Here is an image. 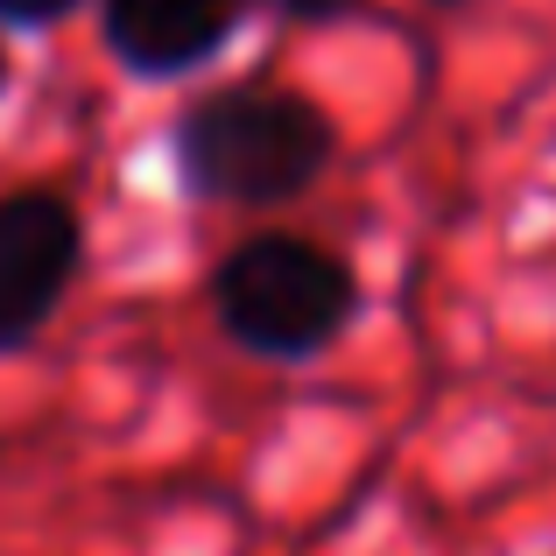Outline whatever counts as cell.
Segmentation results:
<instances>
[{
    "instance_id": "obj_1",
    "label": "cell",
    "mask_w": 556,
    "mask_h": 556,
    "mask_svg": "<svg viewBox=\"0 0 556 556\" xmlns=\"http://www.w3.org/2000/svg\"><path fill=\"white\" fill-rule=\"evenodd\" d=\"M339 155V127L296 85H218L190 99L169 127V163L177 184L204 204H268L303 198Z\"/></svg>"
},
{
    "instance_id": "obj_2",
    "label": "cell",
    "mask_w": 556,
    "mask_h": 556,
    "mask_svg": "<svg viewBox=\"0 0 556 556\" xmlns=\"http://www.w3.org/2000/svg\"><path fill=\"white\" fill-rule=\"evenodd\" d=\"M212 317L247 359L303 367L331 353L359 317V275L311 232H254L212 268Z\"/></svg>"
},
{
    "instance_id": "obj_3",
    "label": "cell",
    "mask_w": 556,
    "mask_h": 556,
    "mask_svg": "<svg viewBox=\"0 0 556 556\" xmlns=\"http://www.w3.org/2000/svg\"><path fill=\"white\" fill-rule=\"evenodd\" d=\"M85 268V212L50 184L0 190V353L50 331Z\"/></svg>"
},
{
    "instance_id": "obj_4",
    "label": "cell",
    "mask_w": 556,
    "mask_h": 556,
    "mask_svg": "<svg viewBox=\"0 0 556 556\" xmlns=\"http://www.w3.org/2000/svg\"><path fill=\"white\" fill-rule=\"evenodd\" d=\"M240 22H247L240 0H99V42L141 85L212 64Z\"/></svg>"
},
{
    "instance_id": "obj_5",
    "label": "cell",
    "mask_w": 556,
    "mask_h": 556,
    "mask_svg": "<svg viewBox=\"0 0 556 556\" xmlns=\"http://www.w3.org/2000/svg\"><path fill=\"white\" fill-rule=\"evenodd\" d=\"M240 8H275V14H289V22H303V28H325V22H345L353 0H240Z\"/></svg>"
},
{
    "instance_id": "obj_6",
    "label": "cell",
    "mask_w": 556,
    "mask_h": 556,
    "mask_svg": "<svg viewBox=\"0 0 556 556\" xmlns=\"http://www.w3.org/2000/svg\"><path fill=\"white\" fill-rule=\"evenodd\" d=\"M71 8H85V0H0V22L8 28H56Z\"/></svg>"
},
{
    "instance_id": "obj_7",
    "label": "cell",
    "mask_w": 556,
    "mask_h": 556,
    "mask_svg": "<svg viewBox=\"0 0 556 556\" xmlns=\"http://www.w3.org/2000/svg\"><path fill=\"white\" fill-rule=\"evenodd\" d=\"M8 85H14V64H8V50H0V99H8Z\"/></svg>"
},
{
    "instance_id": "obj_8",
    "label": "cell",
    "mask_w": 556,
    "mask_h": 556,
    "mask_svg": "<svg viewBox=\"0 0 556 556\" xmlns=\"http://www.w3.org/2000/svg\"><path fill=\"white\" fill-rule=\"evenodd\" d=\"M430 8H465V0H430Z\"/></svg>"
}]
</instances>
